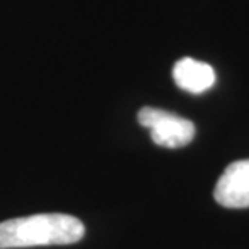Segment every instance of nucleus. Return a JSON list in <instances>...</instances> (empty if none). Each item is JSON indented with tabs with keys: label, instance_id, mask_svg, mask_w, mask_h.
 I'll list each match as a JSON object with an SVG mask.
<instances>
[{
	"label": "nucleus",
	"instance_id": "f257e3e1",
	"mask_svg": "<svg viewBox=\"0 0 249 249\" xmlns=\"http://www.w3.org/2000/svg\"><path fill=\"white\" fill-rule=\"evenodd\" d=\"M84 236V225L67 213H37L0 222V249L73 245Z\"/></svg>",
	"mask_w": 249,
	"mask_h": 249
},
{
	"label": "nucleus",
	"instance_id": "f03ea898",
	"mask_svg": "<svg viewBox=\"0 0 249 249\" xmlns=\"http://www.w3.org/2000/svg\"><path fill=\"white\" fill-rule=\"evenodd\" d=\"M138 122L142 126L149 128L152 141L162 147H183L196 136V126L193 122L177 115V113L160 110V108H141L138 113Z\"/></svg>",
	"mask_w": 249,
	"mask_h": 249
},
{
	"label": "nucleus",
	"instance_id": "7ed1b4c3",
	"mask_svg": "<svg viewBox=\"0 0 249 249\" xmlns=\"http://www.w3.org/2000/svg\"><path fill=\"white\" fill-rule=\"evenodd\" d=\"M213 197L223 207H249V159L230 163L218 178Z\"/></svg>",
	"mask_w": 249,
	"mask_h": 249
},
{
	"label": "nucleus",
	"instance_id": "20e7f679",
	"mask_svg": "<svg viewBox=\"0 0 249 249\" xmlns=\"http://www.w3.org/2000/svg\"><path fill=\"white\" fill-rule=\"evenodd\" d=\"M173 79L183 91L201 94L211 89L215 83V71L209 63L196 58H181L173 67Z\"/></svg>",
	"mask_w": 249,
	"mask_h": 249
}]
</instances>
